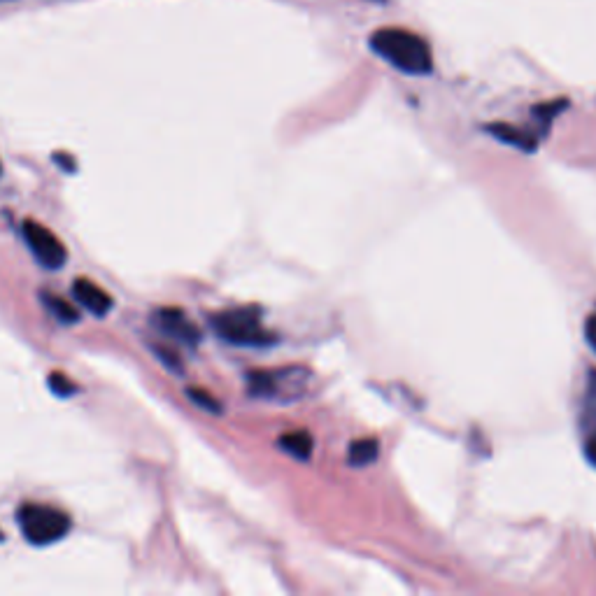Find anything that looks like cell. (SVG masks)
I'll use <instances>...</instances> for the list:
<instances>
[{
	"label": "cell",
	"instance_id": "obj_8",
	"mask_svg": "<svg viewBox=\"0 0 596 596\" xmlns=\"http://www.w3.org/2000/svg\"><path fill=\"white\" fill-rule=\"evenodd\" d=\"M487 133L499 140V143L513 145L515 149H522V152H527V154H534L538 147V140L534 133L522 131V129H517V126H510V124H489Z\"/></svg>",
	"mask_w": 596,
	"mask_h": 596
},
{
	"label": "cell",
	"instance_id": "obj_17",
	"mask_svg": "<svg viewBox=\"0 0 596 596\" xmlns=\"http://www.w3.org/2000/svg\"><path fill=\"white\" fill-rule=\"evenodd\" d=\"M585 340L590 343V347L596 352V315L585 322Z\"/></svg>",
	"mask_w": 596,
	"mask_h": 596
},
{
	"label": "cell",
	"instance_id": "obj_13",
	"mask_svg": "<svg viewBox=\"0 0 596 596\" xmlns=\"http://www.w3.org/2000/svg\"><path fill=\"white\" fill-rule=\"evenodd\" d=\"M585 417L590 429L596 427V371L590 375V387H587V406H585Z\"/></svg>",
	"mask_w": 596,
	"mask_h": 596
},
{
	"label": "cell",
	"instance_id": "obj_9",
	"mask_svg": "<svg viewBox=\"0 0 596 596\" xmlns=\"http://www.w3.org/2000/svg\"><path fill=\"white\" fill-rule=\"evenodd\" d=\"M378 454H380V443L375 441V438H359V441H354L350 445L347 461H350L354 468L371 466L373 461H378Z\"/></svg>",
	"mask_w": 596,
	"mask_h": 596
},
{
	"label": "cell",
	"instance_id": "obj_12",
	"mask_svg": "<svg viewBox=\"0 0 596 596\" xmlns=\"http://www.w3.org/2000/svg\"><path fill=\"white\" fill-rule=\"evenodd\" d=\"M45 305L52 310V315L63 324H73L80 319V315H77V310L73 308V305H70L68 301H63V298H59V296L45 294Z\"/></svg>",
	"mask_w": 596,
	"mask_h": 596
},
{
	"label": "cell",
	"instance_id": "obj_6",
	"mask_svg": "<svg viewBox=\"0 0 596 596\" xmlns=\"http://www.w3.org/2000/svg\"><path fill=\"white\" fill-rule=\"evenodd\" d=\"M154 324L159 326L161 333L180 340V343H184V345H198V340H201V331H198V326L177 308H163L156 312Z\"/></svg>",
	"mask_w": 596,
	"mask_h": 596
},
{
	"label": "cell",
	"instance_id": "obj_18",
	"mask_svg": "<svg viewBox=\"0 0 596 596\" xmlns=\"http://www.w3.org/2000/svg\"><path fill=\"white\" fill-rule=\"evenodd\" d=\"M0 173H3V163H0Z\"/></svg>",
	"mask_w": 596,
	"mask_h": 596
},
{
	"label": "cell",
	"instance_id": "obj_3",
	"mask_svg": "<svg viewBox=\"0 0 596 596\" xmlns=\"http://www.w3.org/2000/svg\"><path fill=\"white\" fill-rule=\"evenodd\" d=\"M212 329L226 343L238 347H268L275 343L273 333L261 324L259 308H252V305L219 312L212 317Z\"/></svg>",
	"mask_w": 596,
	"mask_h": 596
},
{
	"label": "cell",
	"instance_id": "obj_1",
	"mask_svg": "<svg viewBox=\"0 0 596 596\" xmlns=\"http://www.w3.org/2000/svg\"><path fill=\"white\" fill-rule=\"evenodd\" d=\"M368 45L382 61L406 75H429L434 70V54H431L429 42L408 28H378Z\"/></svg>",
	"mask_w": 596,
	"mask_h": 596
},
{
	"label": "cell",
	"instance_id": "obj_16",
	"mask_svg": "<svg viewBox=\"0 0 596 596\" xmlns=\"http://www.w3.org/2000/svg\"><path fill=\"white\" fill-rule=\"evenodd\" d=\"M585 459L596 468V427L590 429V436L585 441Z\"/></svg>",
	"mask_w": 596,
	"mask_h": 596
},
{
	"label": "cell",
	"instance_id": "obj_7",
	"mask_svg": "<svg viewBox=\"0 0 596 596\" xmlns=\"http://www.w3.org/2000/svg\"><path fill=\"white\" fill-rule=\"evenodd\" d=\"M73 296L84 305V308H87L89 312H94V315H98V317H105L112 310V296L87 278L75 280Z\"/></svg>",
	"mask_w": 596,
	"mask_h": 596
},
{
	"label": "cell",
	"instance_id": "obj_15",
	"mask_svg": "<svg viewBox=\"0 0 596 596\" xmlns=\"http://www.w3.org/2000/svg\"><path fill=\"white\" fill-rule=\"evenodd\" d=\"M189 399L194 401V403H198V406H201V408L210 410V413H222V406H219V403L215 399H212L210 394L201 392V389H189Z\"/></svg>",
	"mask_w": 596,
	"mask_h": 596
},
{
	"label": "cell",
	"instance_id": "obj_5",
	"mask_svg": "<svg viewBox=\"0 0 596 596\" xmlns=\"http://www.w3.org/2000/svg\"><path fill=\"white\" fill-rule=\"evenodd\" d=\"M21 233H24L28 250L33 252V257L38 259L42 266L49 268V271L63 268V264H66L68 259V252H66V245L61 243V238L56 236L54 231H49L45 224L26 219L24 226H21Z\"/></svg>",
	"mask_w": 596,
	"mask_h": 596
},
{
	"label": "cell",
	"instance_id": "obj_14",
	"mask_svg": "<svg viewBox=\"0 0 596 596\" xmlns=\"http://www.w3.org/2000/svg\"><path fill=\"white\" fill-rule=\"evenodd\" d=\"M49 387H52V392L56 396H70V394H75V389H77L63 373L49 375Z\"/></svg>",
	"mask_w": 596,
	"mask_h": 596
},
{
	"label": "cell",
	"instance_id": "obj_2",
	"mask_svg": "<svg viewBox=\"0 0 596 596\" xmlns=\"http://www.w3.org/2000/svg\"><path fill=\"white\" fill-rule=\"evenodd\" d=\"M312 373L303 366L278 368V371H254L247 375V389L252 396L273 403H294L308 394Z\"/></svg>",
	"mask_w": 596,
	"mask_h": 596
},
{
	"label": "cell",
	"instance_id": "obj_10",
	"mask_svg": "<svg viewBox=\"0 0 596 596\" xmlns=\"http://www.w3.org/2000/svg\"><path fill=\"white\" fill-rule=\"evenodd\" d=\"M280 450L292 454L298 461H308L312 457V438L305 431H292V434L280 436Z\"/></svg>",
	"mask_w": 596,
	"mask_h": 596
},
{
	"label": "cell",
	"instance_id": "obj_4",
	"mask_svg": "<svg viewBox=\"0 0 596 596\" xmlns=\"http://www.w3.org/2000/svg\"><path fill=\"white\" fill-rule=\"evenodd\" d=\"M21 534L31 545H52L70 531V517L54 506L26 503L17 513Z\"/></svg>",
	"mask_w": 596,
	"mask_h": 596
},
{
	"label": "cell",
	"instance_id": "obj_11",
	"mask_svg": "<svg viewBox=\"0 0 596 596\" xmlns=\"http://www.w3.org/2000/svg\"><path fill=\"white\" fill-rule=\"evenodd\" d=\"M566 108H569V101H564V98H559V101H548V103L536 105L534 117L538 119V124H541V129L548 131L550 124L555 122V119L562 115Z\"/></svg>",
	"mask_w": 596,
	"mask_h": 596
}]
</instances>
